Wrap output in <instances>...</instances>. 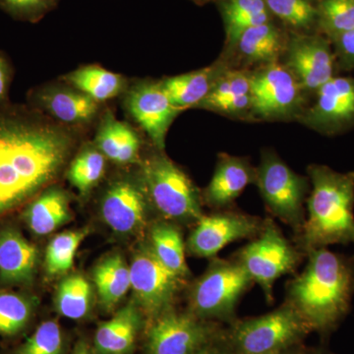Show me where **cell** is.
Returning <instances> with one entry per match:
<instances>
[{
  "mask_svg": "<svg viewBox=\"0 0 354 354\" xmlns=\"http://www.w3.org/2000/svg\"><path fill=\"white\" fill-rule=\"evenodd\" d=\"M39 306L31 293L0 288V337H19L29 329Z\"/></svg>",
  "mask_w": 354,
  "mask_h": 354,
  "instance_id": "obj_28",
  "label": "cell"
},
{
  "mask_svg": "<svg viewBox=\"0 0 354 354\" xmlns=\"http://www.w3.org/2000/svg\"><path fill=\"white\" fill-rule=\"evenodd\" d=\"M253 283L236 258L214 259L192 286L189 311L209 322L232 323L239 300Z\"/></svg>",
  "mask_w": 354,
  "mask_h": 354,
  "instance_id": "obj_6",
  "label": "cell"
},
{
  "mask_svg": "<svg viewBox=\"0 0 354 354\" xmlns=\"http://www.w3.org/2000/svg\"><path fill=\"white\" fill-rule=\"evenodd\" d=\"M70 195L57 184H51L26 204L22 218L36 236H46L71 221Z\"/></svg>",
  "mask_w": 354,
  "mask_h": 354,
  "instance_id": "obj_22",
  "label": "cell"
},
{
  "mask_svg": "<svg viewBox=\"0 0 354 354\" xmlns=\"http://www.w3.org/2000/svg\"><path fill=\"white\" fill-rule=\"evenodd\" d=\"M108 162L92 140H85L70 160L67 179L81 196H88L104 178Z\"/></svg>",
  "mask_w": 354,
  "mask_h": 354,
  "instance_id": "obj_27",
  "label": "cell"
},
{
  "mask_svg": "<svg viewBox=\"0 0 354 354\" xmlns=\"http://www.w3.org/2000/svg\"><path fill=\"white\" fill-rule=\"evenodd\" d=\"M304 354V353H302ZM305 354H334L332 353H330V351H326V349L320 348V349H315V351H310V353H307Z\"/></svg>",
  "mask_w": 354,
  "mask_h": 354,
  "instance_id": "obj_42",
  "label": "cell"
},
{
  "mask_svg": "<svg viewBox=\"0 0 354 354\" xmlns=\"http://www.w3.org/2000/svg\"><path fill=\"white\" fill-rule=\"evenodd\" d=\"M145 315L134 300L121 307L95 330L93 348L97 354H133L142 330Z\"/></svg>",
  "mask_w": 354,
  "mask_h": 354,
  "instance_id": "obj_20",
  "label": "cell"
},
{
  "mask_svg": "<svg viewBox=\"0 0 354 354\" xmlns=\"http://www.w3.org/2000/svg\"><path fill=\"white\" fill-rule=\"evenodd\" d=\"M251 111L266 120L292 115L302 104V91L297 79L286 65L278 62L265 64L250 74Z\"/></svg>",
  "mask_w": 354,
  "mask_h": 354,
  "instance_id": "obj_14",
  "label": "cell"
},
{
  "mask_svg": "<svg viewBox=\"0 0 354 354\" xmlns=\"http://www.w3.org/2000/svg\"><path fill=\"white\" fill-rule=\"evenodd\" d=\"M250 74L225 70L209 94L196 106L227 114H241L251 109Z\"/></svg>",
  "mask_w": 354,
  "mask_h": 354,
  "instance_id": "obj_24",
  "label": "cell"
},
{
  "mask_svg": "<svg viewBox=\"0 0 354 354\" xmlns=\"http://www.w3.org/2000/svg\"><path fill=\"white\" fill-rule=\"evenodd\" d=\"M88 234V228H82L62 232L53 237L44 254L46 274L50 278L66 276L73 268L77 251Z\"/></svg>",
  "mask_w": 354,
  "mask_h": 354,
  "instance_id": "obj_33",
  "label": "cell"
},
{
  "mask_svg": "<svg viewBox=\"0 0 354 354\" xmlns=\"http://www.w3.org/2000/svg\"><path fill=\"white\" fill-rule=\"evenodd\" d=\"M109 162L120 167L139 165L143 139L141 133L127 121L118 120L113 109L106 106L95 127L92 140Z\"/></svg>",
  "mask_w": 354,
  "mask_h": 354,
  "instance_id": "obj_19",
  "label": "cell"
},
{
  "mask_svg": "<svg viewBox=\"0 0 354 354\" xmlns=\"http://www.w3.org/2000/svg\"><path fill=\"white\" fill-rule=\"evenodd\" d=\"M274 354H300L297 351V348L288 349V351H283V353H274ZM302 354V353H301Z\"/></svg>",
  "mask_w": 354,
  "mask_h": 354,
  "instance_id": "obj_43",
  "label": "cell"
},
{
  "mask_svg": "<svg viewBox=\"0 0 354 354\" xmlns=\"http://www.w3.org/2000/svg\"><path fill=\"white\" fill-rule=\"evenodd\" d=\"M26 99V104L60 124L88 132L106 108L60 78L32 88Z\"/></svg>",
  "mask_w": 354,
  "mask_h": 354,
  "instance_id": "obj_11",
  "label": "cell"
},
{
  "mask_svg": "<svg viewBox=\"0 0 354 354\" xmlns=\"http://www.w3.org/2000/svg\"><path fill=\"white\" fill-rule=\"evenodd\" d=\"M71 354H97L94 348L85 339H79L72 349Z\"/></svg>",
  "mask_w": 354,
  "mask_h": 354,
  "instance_id": "obj_41",
  "label": "cell"
},
{
  "mask_svg": "<svg viewBox=\"0 0 354 354\" xmlns=\"http://www.w3.org/2000/svg\"><path fill=\"white\" fill-rule=\"evenodd\" d=\"M88 133L27 104L0 106V218L55 184Z\"/></svg>",
  "mask_w": 354,
  "mask_h": 354,
  "instance_id": "obj_1",
  "label": "cell"
},
{
  "mask_svg": "<svg viewBox=\"0 0 354 354\" xmlns=\"http://www.w3.org/2000/svg\"><path fill=\"white\" fill-rule=\"evenodd\" d=\"M255 181L256 169L246 158L221 155L203 199L212 208H225Z\"/></svg>",
  "mask_w": 354,
  "mask_h": 354,
  "instance_id": "obj_21",
  "label": "cell"
},
{
  "mask_svg": "<svg viewBox=\"0 0 354 354\" xmlns=\"http://www.w3.org/2000/svg\"><path fill=\"white\" fill-rule=\"evenodd\" d=\"M60 79L102 104L121 97L131 81L122 74L97 64L83 65Z\"/></svg>",
  "mask_w": 354,
  "mask_h": 354,
  "instance_id": "obj_26",
  "label": "cell"
},
{
  "mask_svg": "<svg viewBox=\"0 0 354 354\" xmlns=\"http://www.w3.org/2000/svg\"><path fill=\"white\" fill-rule=\"evenodd\" d=\"M150 206L140 169L135 174L113 177L100 199L102 220L118 234H131L141 230Z\"/></svg>",
  "mask_w": 354,
  "mask_h": 354,
  "instance_id": "obj_13",
  "label": "cell"
},
{
  "mask_svg": "<svg viewBox=\"0 0 354 354\" xmlns=\"http://www.w3.org/2000/svg\"><path fill=\"white\" fill-rule=\"evenodd\" d=\"M234 44L248 62L265 64L277 62L285 46L283 34L271 21L245 30Z\"/></svg>",
  "mask_w": 354,
  "mask_h": 354,
  "instance_id": "obj_30",
  "label": "cell"
},
{
  "mask_svg": "<svg viewBox=\"0 0 354 354\" xmlns=\"http://www.w3.org/2000/svg\"><path fill=\"white\" fill-rule=\"evenodd\" d=\"M317 24L330 43L354 29V0H320L317 4Z\"/></svg>",
  "mask_w": 354,
  "mask_h": 354,
  "instance_id": "obj_34",
  "label": "cell"
},
{
  "mask_svg": "<svg viewBox=\"0 0 354 354\" xmlns=\"http://www.w3.org/2000/svg\"><path fill=\"white\" fill-rule=\"evenodd\" d=\"M66 349V335L59 324L57 320H46L10 354H65Z\"/></svg>",
  "mask_w": 354,
  "mask_h": 354,
  "instance_id": "obj_35",
  "label": "cell"
},
{
  "mask_svg": "<svg viewBox=\"0 0 354 354\" xmlns=\"http://www.w3.org/2000/svg\"><path fill=\"white\" fill-rule=\"evenodd\" d=\"M308 174V216L298 232L297 248L306 254L334 244H354V171L312 165Z\"/></svg>",
  "mask_w": 354,
  "mask_h": 354,
  "instance_id": "obj_3",
  "label": "cell"
},
{
  "mask_svg": "<svg viewBox=\"0 0 354 354\" xmlns=\"http://www.w3.org/2000/svg\"><path fill=\"white\" fill-rule=\"evenodd\" d=\"M129 266L134 301L144 315L153 320L172 309L184 279L158 259L150 244L140 247Z\"/></svg>",
  "mask_w": 354,
  "mask_h": 354,
  "instance_id": "obj_10",
  "label": "cell"
},
{
  "mask_svg": "<svg viewBox=\"0 0 354 354\" xmlns=\"http://www.w3.org/2000/svg\"><path fill=\"white\" fill-rule=\"evenodd\" d=\"M153 252L158 260L180 278L190 274L186 263L185 243L180 230L171 223H158L151 227L150 241Z\"/></svg>",
  "mask_w": 354,
  "mask_h": 354,
  "instance_id": "obj_31",
  "label": "cell"
},
{
  "mask_svg": "<svg viewBox=\"0 0 354 354\" xmlns=\"http://www.w3.org/2000/svg\"><path fill=\"white\" fill-rule=\"evenodd\" d=\"M309 179L292 171L274 153H263L256 181L266 206L277 218L299 232L305 221Z\"/></svg>",
  "mask_w": 354,
  "mask_h": 354,
  "instance_id": "obj_7",
  "label": "cell"
},
{
  "mask_svg": "<svg viewBox=\"0 0 354 354\" xmlns=\"http://www.w3.org/2000/svg\"><path fill=\"white\" fill-rule=\"evenodd\" d=\"M235 258L271 302L274 283L281 277L295 271L304 259V253L283 236L271 220H266L260 234L241 248Z\"/></svg>",
  "mask_w": 354,
  "mask_h": 354,
  "instance_id": "obj_8",
  "label": "cell"
},
{
  "mask_svg": "<svg viewBox=\"0 0 354 354\" xmlns=\"http://www.w3.org/2000/svg\"><path fill=\"white\" fill-rule=\"evenodd\" d=\"M265 221L234 212L203 215L188 239V251L196 257L214 258L232 242L255 239L264 228Z\"/></svg>",
  "mask_w": 354,
  "mask_h": 354,
  "instance_id": "obj_15",
  "label": "cell"
},
{
  "mask_svg": "<svg viewBox=\"0 0 354 354\" xmlns=\"http://www.w3.org/2000/svg\"><path fill=\"white\" fill-rule=\"evenodd\" d=\"M196 354H234V353H232L227 341H225V332H223V335L218 337L216 341L205 346Z\"/></svg>",
  "mask_w": 354,
  "mask_h": 354,
  "instance_id": "obj_40",
  "label": "cell"
},
{
  "mask_svg": "<svg viewBox=\"0 0 354 354\" xmlns=\"http://www.w3.org/2000/svg\"><path fill=\"white\" fill-rule=\"evenodd\" d=\"M195 2H198V3H203V2L207 1V0H194Z\"/></svg>",
  "mask_w": 354,
  "mask_h": 354,
  "instance_id": "obj_44",
  "label": "cell"
},
{
  "mask_svg": "<svg viewBox=\"0 0 354 354\" xmlns=\"http://www.w3.org/2000/svg\"><path fill=\"white\" fill-rule=\"evenodd\" d=\"M316 101L305 113L307 127L334 134L354 125V77H333L316 92Z\"/></svg>",
  "mask_w": 354,
  "mask_h": 354,
  "instance_id": "obj_17",
  "label": "cell"
},
{
  "mask_svg": "<svg viewBox=\"0 0 354 354\" xmlns=\"http://www.w3.org/2000/svg\"><path fill=\"white\" fill-rule=\"evenodd\" d=\"M225 70L223 64L216 62L205 68L167 77L160 80V84L176 108L180 111L195 109L209 94Z\"/></svg>",
  "mask_w": 354,
  "mask_h": 354,
  "instance_id": "obj_23",
  "label": "cell"
},
{
  "mask_svg": "<svg viewBox=\"0 0 354 354\" xmlns=\"http://www.w3.org/2000/svg\"><path fill=\"white\" fill-rule=\"evenodd\" d=\"M39 260L38 247L28 241L19 228L0 227V288H30Z\"/></svg>",
  "mask_w": 354,
  "mask_h": 354,
  "instance_id": "obj_18",
  "label": "cell"
},
{
  "mask_svg": "<svg viewBox=\"0 0 354 354\" xmlns=\"http://www.w3.org/2000/svg\"><path fill=\"white\" fill-rule=\"evenodd\" d=\"M227 41L234 44L249 28L271 21L266 0H227L223 6Z\"/></svg>",
  "mask_w": 354,
  "mask_h": 354,
  "instance_id": "obj_32",
  "label": "cell"
},
{
  "mask_svg": "<svg viewBox=\"0 0 354 354\" xmlns=\"http://www.w3.org/2000/svg\"><path fill=\"white\" fill-rule=\"evenodd\" d=\"M121 104L125 113L145 133L153 148L165 151L169 127L183 111L171 104L160 81H130L127 90L121 95Z\"/></svg>",
  "mask_w": 354,
  "mask_h": 354,
  "instance_id": "obj_12",
  "label": "cell"
},
{
  "mask_svg": "<svg viewBox=\"0 0 354 354\" xmlns=\"http://www.w3.org/2000/svg\"><path fill=\"white\" fill-rule=\"evenodd\" d=\"M14 77V68L6 53L0 51V106L10 102L9 90Z\"/></svg>",
  "mask_w": 354,
  "mask_h": 354,
  "instance_id": "obj_39",
  "label": "cell"
},
{
  "mask_svg": "<svg viewBox=\"0 0 354 354\" xmlns=\"http://www.w3.org/2000/svg\"><path fill=\"white\" fill-rule=\"evenodd\" d=\"M94 288L83 274H66L58 283L55 297V310L60 316L71 320H83L93 308Z\"/></svg>",
  "mask_w": 354,
  "mask_h": 354,
  "instance_id": "obj_29",
  "label": "cell"
},
{
  "mask_svg": "<svg viewBox=\"0 0 354 354\" xmlns=\"http://www.w3.org/2000/svg\"><path fill=\"white\" fill-rule=\"evenodd\" d=\"M59 0H0V9L17 21L38 23L58 6Z\"/></svg>",
  "mask_w": 354,
  "mask_h": 354,
  "instance_id": "obj_37",
  "label": "cell"
},
{
  "mask_svg": "<svg viewBox=\"0 0 354 354\" xmlns=\"http://www.w3.org/2000/svg\"><path fill=\"white\" fill-rule=\"evenodd\" d=\"M93 281L102 311H113L131 288L130 266L120 253L104 256L93 270Z\"/></svg>",
  "mask_w": 354,
  "mask_h": 354,
  "instance_id": "obj_25",
  "label": "cell"
},
{
  "mask_svg": "<svg viewBox=\"0 0 354 354\" xmlns=\"http://www.w3.org/2000/svg\"><path fill=\"white\" fill-rule=\"evenodd\" d=\"M223 332L216 322L171 309L153 319L146 332L145 353L196 354Z\"/></svg>",
  "mask_w": 354,
  "mask_h": 354,
  "instance_id": "obj_9",
  "label": "cell"
},
{
  "mask_svg": "<svg viewBox=\"0 0 354 354\" xmlns=\"http://www.w3.org/2000/svg\"><path fill=\"white\" fill-rule=\"evenodd\" d=\"M335 46V62L344 70L354 69V29L344 32L332 41Z\"/></svg>",
  "mask_w": 354,
  "mask_h": 354,
  "instance_id": "obj_38",
  "label": "cell"
},
{
  "mask_svg": "<svg viewBox=\"0 0 354 354\" xmlns=\"http://www.w3.org/2000/svg\"><path fill=\"white\" fill-rule=\"evenodd\" d=\"M286 46V67L304 91L317 92L334 77L335 57L329 39L320 35H298Z\"/></svg>",
  "mask_w": 354,
  "mask_h": 354,
  "instance_id": "obj_16",
  "label": "cell"
},
{
  "mask_svg": "<svg viewBox=\"0 0 354 354\" xmlns=\"http://www.w3.org/2000/svg\"><path fill=\"white\" fill-rule=\"evenodd\" d=\"M304 271L288 286L286 304L297 310L312 332L329 337L348 316L354 297V256L327 247L306 253Z\"/></svg>",
  "mask_w": 354,
  "mask_h": 354,
  "instance_id": "obj_2",
  "label": "cell"
},
{
  "mask_svg": "<svg viewBox=\"0 0 354 354\" xmlns=\"http://www.w3.org/2000/svg\"><path fill=\"white\" fill-rule=\"evenodd\" d=\"M155 150L138 165L151 206L165 220L197 223L204 215L199 190L164 151Z\"/></svg>",
  "mask_w": 354,
  "mask_h": 354,
  "instance_id": "obj_4",
  "label": "cell"
},
{
  "mask_svg": "<svg viewBox=\"0 0 354 354\" xmlns=\"http://www.w3.org/2000/svg\"><path fill=\"white\" fill-rule=\"evenodd\" d=\"M268 9L279 19L298 29L317 24V6L311 0H266Z\"/></svg>",
  "mask_w": 354,
  "mask_h": 354,
  "instance_id": "obj_36",
  "label": "cell"
},
{
  "mask_svg": "<svg viewBox=\"0 0 354 354\" xmlns=\"http://www.w3.org/2000/svg\"><path fill=\"white\" fill-rule=\"evenodd\" d=\"M310 333L304 318L286 302L265 315L234 321L225 337L234 354H274L297 348Z\"/></svg>",
  "mask_w": 354,
  "mask_h": 354,
  "instance_id": "obj_5",
  "label": "cell"
}]
</instances>
